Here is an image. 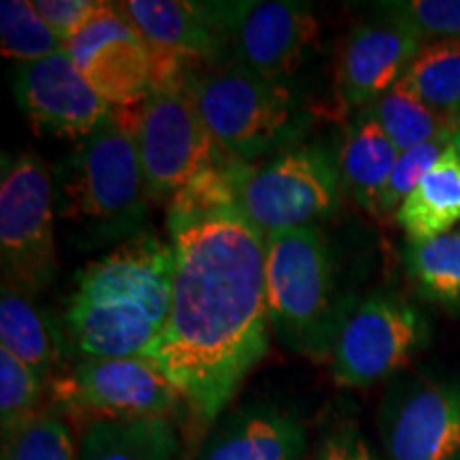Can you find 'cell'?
Returning <instances> with one entry per match:
<instances>
[{
	"label": "cell",
	"mask_w": 460,
	"mask_h": 460,
	"mask_svg": "<svg viewBox=\"0 0 460 460\" xmlns=\"http://www.w3.org/2000/svg\"><path fill=\"white\" fill-rule=\"evenodd\" d=\"M118 7L152 49L156 62L154 88H160L183 84L188 60H211L220 54L237 3L128 0Z\"/></svg>",
	"instance_id": "7c38bea8"
},
{
	"label": "cell",
	"mask_w": 460,
	"mask_h": 460,
	"mask_svg": "<svg viewBox=\"0 0 460 460\" xmlns=\"http://www.w3.org/2000/svg\"><path fill=\"white\" fill-rule=\"evenodd\" d=\"M0 348L31 367L43 382L51 377L56 345L49 326L24 295L4 286L0 296Z\"/></svg>",
	"instance_id": "7402d4cb"
},
{
	"label": "cell",
	"mask_w": 460,
	"mask_h": 460,
	"mask_svg": "<svg viewBox=\"0 0 460 460\" xmlns=\"http://www.w3.org/2000/svg\"><path fill=\"white\" fill-rule=\"evenodd\" d=\"M147 194L166 203L203 172L230 163L183 84L160 85L135 113Z\"/></svg>",
	"instance_id": "8992f818"
},
{
	"label": "cell",
	"mask_w": 460,
	"mask_h": 460,
	"mask_svg": "<svg viewBox=\"0 0 460 460\" xmlns=\"http://www.w3.org/2000/svg\"><path fill=\"white\" fill-rule=\"evenodd\" d=\"M320 39V22L307 3H237L226 43L234 65L286 84L305 65Z\"/></svg>",
	"instance_id": "4fadbf2b"
},
{
	"label": "cell",
	"mask_w": 460,
	"mask_h": 460,
	"mask_svg": "<svg viewBox=\"0 0 460 460\" xmlns=\"http://www.w3.org/2000/svg\"><path fill=\"white\" fill-rule=\"evenodd\" d=\"M186 85L207 128L230 158L254 164L295 147L312 115L288 88L239 65L188 73Z\"/></svg>",
	"instance_id": "5b68a950"
},
{
	"label": "cell",
	"mask_w": 460,
	"mask_h": 460,
	"mask_svg": "<svg viewBox=\"0 0 460 460\" xmlns=\"http://www.w3.org/2000/svg\"><path fill=\"white\" fill-rule=\"evenodd\" d=\"M264 284L271 331L288 349L314 362L331 360L354 303L339 290L337 269L318 226L267 234Z\"/></svg>",
	"instance_id": "277c9868"
},
{
	"label": "cell",
	"mask_w": 460,
	"mask_h": 460,
	"mask_svg": "<svg viewBox=\"0 0 460 460\" xmlns=\"http://www.w3.org/2000/svg\"><path fill=\"white\" fill-rule=\"evenodd\" d=\"M424 41L393 20L356 26L339 56V90L348 107H371L410 71Z\"/></svg>",
	"instance_id": "2e32d148"
},
{
	"label": "cell",
	"mask_w": 460,
	"mask_h": 460,
	"mask_svg": "<svg viewBox=\"0 0 460 460\" xmlns=\"http://www.w3.org/2000/svg\"><path fill=\"white\" fill-rule=\"evenodd\" d=\"M388 460L460 456V382H427L407 390L388 411Z\"/></svg>",
	"instance_id": "9a60e30c"
},
{
	"label": "cell",
	"mask_w": 460,
	"mask_h": 460,
	"mask_svg": "<svg viewBox=\"0 0 460 460\" xmlns=\"http://www.w3.org/2000/svg\"><path fill=\"white\" fill-rule=\"evenodd\" d=\"M175 250L164 329L146 349L200 422L220 418L269 352L267 234L239 207L166 216Z\"/></svg>",
	"instance_id": "6da1fadb"
},
{
	"label": "cell",
	"mask_w": 460,
	"mask_h": 460,
	"mask_svg": "<svg viewBox=\"0 0 460 460\" xmlns=\"http://www.w3.org/2000/svg\"><path fill=\"white\" fill-rule=\"evenodd\" d=\"M394 220L410 241L452 233L460 222V154L454 143L402 200Z\"/></svg>",
	"instance_id": "d6986e66"
},
{
	"label": "cell",
	"mask_w": 460,
	"mask_h": 460,
	"mask_svg": "<svg viewBox=\"0 0 460 460\" xmlns=\"http://www.w3.org/2000/svg\"><path fill=\"white\" fill-rule=\"evenodd\" d=\"M454 147H456L458 149V154H460V135H454Z\"/></svg>",
	"instance_id": "d6a6232c"
},
{
	"label": "cell",
	"mask_w": 460,
	"mask_h": 460,
	"mask_svg": "<svg viewBox=\"0 0 460 460\" xmlns=\"http://www.w3.org/2000/svg\"><path fill=\"white\" fill-rule=\"evenodd\" d=\"M429 337L422 314L399 296H365L343 320L331 354L332 379L343 388H371L420 352Z\"/></svg>",
	"instance_id": "9c48e42d"
},
{
	"label": "cell",
	"mask_w": 460,
	"mask_h": 460,
	"mask_svg": "<svg viewBox=\"0 0 460 460\" xmlns=\"http://www.w3.org/2000/svg\"><path fill=\"white\" fill-rule=\"evenodd\" d=\"M54 393L62 405L92 420H166L183 402L146 354L79 360Z\"/></svg>",
	"instance_id": "30bf717a"
},
{
	"label": "cell",
	"mask_w": 460,
	"mask_h": 460,
	"mask_svg": "<svg viewBox=\"0 0 460 460\" xmlns=\"http://www.w3.org/2000/svg\"><path fill=\"white\" fill-rule=\"evenodd\" d=\"M454 132H456V135H460V109L456 113H454Z\"/></svg>",
	"instance_id": "1f68e13d"
},
{
	"label": "cell",
	"mask_w": 460,
	"mask_h": 460,
	"mask_svg": "<svg viewBox=\"0 0 460 460\" xmlns=\"http://www.w3.org/2000/svg\"><path fill=\"white\" fill-rule=\"evenodd\" d=\"M305 447L301 418L278 405H252L224 420L192 460H298Z\"/></svg>",
	"instance_id": "e0dca14e"
},
{
	"label": "cell",
	"mask_w": 460,
	"mask_h": 460,
	"mask_svg": "<svg viewBox=\"0 0 460 460\" xmlns=\"http://www.w3.org/2000/svg\"><path fill=\"white\" fill-rule=\"evenodd\" d=\"M399 154L369 109L356 115L345 130L341 152L337 156L341 183L367 214L376 216L377 200L386 188Z\"/></svg>",
	"instance_id": "ac0fdd59"
},
{
	"label": "cell",
	"mask_w": 460,
	"mask_h": 460,
	"mask_svg": "<svg viewBox=\"0 0 460 460\" xmlns=\"http://www.w3.org/2000/svg\"><path fill=\"white\" fill-rule=\"evenodd\" d=\"M382 15L427 41L460 39V0H396L379 3Z\"/></svg>",
	"instance_id": "83f0119b"
},
{
	"label": "cell",
	"mask_w": 460,
	"mask_h": 460,
	"mask_svg": "<svg viewBox=\"0 0 460 460\" xmlns=\"http://www.w3.org/2000/svg\"><path fill=\"white\" fill-rule=\"evenodd\" d=\"M175 250L139 234L75 275L65 309L71 349L82 360L143 354L164 329L172 301Z\"/></svg>",
	"instance_id": "7a4b0ae2"
},
{
	"label": "cell",
	"mask_w": 460,
	"mask_h": 460,
	"mask_svg": "<svg viewBox=\"0 0 460 460\" xmlns=\"http://www.w3.org/2000/svg\"><path fill=\"white\" fill-rule=\"evenodd\" d=\"M376 115L384 132L399 152L424 146L437 139H454V119L439 113L418 94L411 82L402 77L367 107Z\"/></svg>",
	"instance_id": "44dd1931"
},
{
	"label": "cell",
	"mask_w": 460,
	"mask_h": 460,
	"mask_svg": "<svg viewBox=\"0 0 460 460\" xmlns=\"http://www.w3.org/2000/svg\"><path fill=\"white\" fill-rule=\"evenodd\" d=\"M43 379L13 354L0 348V427L3 437L24 427L39 413Z\"/></svg>",
	"instance_id": "4316f807"
},
{
	"label": "cell",
	"mask_w": 460,
	"mask_h": 460,
	"mask_svg": "<svg viewBox=\"0 0 460 460\" xmlns=\"http://www.w3.org/2000/svg\"><path fill=\"white\" fill-rule=\"evenodd\" d=\"M51 181L56 216L82 250L146 234L152 199L137 146L135 115L115 111L60 160Z\"/></svg>",
	"instance_id": "3957f363"
},
{
	"label": "cell",
	"mask_w": 460,
	"mask_h": 460,
	"mask_svg": "<svg viewBox=\"0 0 460 460\" xmlns=\"http://www.w3.org/2000/svg\"><path fill=\"white\" fill-rule=\"evenodd\" d=\"M452 141L454 139H437L401 152L393 172H390L386 188L377 200V209L373 217H394L402 200L410 197L413 188L424 180V175L433 169L441 154L452 146Z\"/></svg>",
	"instance_id": "f1b7e54d"
},
{
	"label": "cell",
	"mask_w": 460,
	"mask_h": 460,
	"mask_svg": "<svg viewBox=\"0 0 460 460\" xmlns=\"http://www.w3.org/2000/svg\"><path fill=\"white\" fill-rule=\"evenodd\" d=\"M405 77L430 107L454 118L460 109V39L424 43Z\"/></svg>",
	"instance_id": "cb8c5ba5"
},
{
	"label": "cell",
	"mask_w": 460,
	"mask_h": 460,
	"mask_svg": "<svg viewBox=\"0 0 460 460\" xmlns=\"http://www.w3.org/2000/svg\"><path fill=\"white\" fill-rule=\"evenodd\" d=\"M15 99L34 130L77 143L115 113L85 82L66 49L17 66Z\"/></svg>",
	"instance_id": "5bb4252c"
},
{
	"label": "cell",
	"mask_w": 460,
	"mask_h": 460,
	"mask_svg": "<svg viewBox=\"0 0 460 460\" xmlns=\"http://www.w3.org/2000/svg\"><path fill=\"white\" fill-rule=\"evenodd\" d=\"M339 158L322 146H295L264 164H252L239 209L264 234L315 226L341 205Z\"/></svg>",
	"instance_id": "52a82bcc"
},
{
	"label": "cell",
	"mask_w": 460,
	"mask_h": 460,
	"mask_svg": "<svg viewBox=\"0 0 460 460\" xmlns=\"http://www.w3.org/2000/svg\"><path fill=\"white\" fill-rule=\"evenodd\" d=\"M54 181L41 160L20 154L4 163L0 181V264L3 286L37 295L54 279Z\"/></svg>",
	"instance_id": "ba28073f"
},
{
	"label": "cell",
	"mask_w": 460,
	"mask_h": 460,
	"mask_svg": "<svg viewBox=\"0 0 460 460\" xmlns=\"http://www.w3.org/2000/svg\"><path fill=\"white\" fill-rule=\"evenodd\" d=\"M66 54L92 90L115 109L132 107L152 94L154 54L118 4L99 3L66 43Z\"/></svg>",
	"instance_id": "8fae6325"
},
{
	"label": "cell",
	"mask_w": 460,
	"mask_h": 460,
	"mask_svg": "<svg viewBox=\"0 0 460 460\" xmlns=\"http://www.w3.org/2000/svg\"><path fill=\"white\" fill-rule=\"evenodd\" d=\"M0 460H77V447L65 418L39 411L24 427L3 437Z\"/></svg>",
	"instance_id": "484cf974"
},
{
	"label": "cell",
	"mask_w": 460,
	"mask_h": 460,
	"mask_svg": "<svg viewBox=\"0 0 460 460\" xmlns=\"http://www.w3.org/2000/svg\"><path fill=\"white\" fill-rule=\"evenodd\" d=\"M101 0H34V9L62 41L68 43L82 31Z\"/></svg>",
	"instance_id": "f546056e"
},
{
	"label": "cell",
	"mask_w": 460,
	"mask_h": 460,
	"mask_svg": "<svg viewBox=\"0 0 460 460\" xmlns=\"http://www.w3.org/2000/svg\"><path fill=\"white\" fill-rule=\"evenodd\" d=\"M0 43L3 54L22 65L45 60L66 49V43L51 31L31 0L0 3Z\"/></svg>",
	"instance_id": "d4e9b609"
},
{
	"label": "cell",
	"mask_w": 460,
	"mask_h": 460,
	"mask_svg": "<svg viewBox=\"0 0 460 460\" xmlns=\"http://www.w3.org/2000/svg\"><path fill=\"white\" fill-rule=\"evenodd\" d=\"M315 460H379L369 441L352 422H345L322 441Z\"/></svg>",
	"instance_id": "4dcf8cb0"
},
{
	"label": "cell",
	"mask_w": 460,
	"mask_h": 460,
	"mask_svg": "<svg viewBox=\"0 0 460 460\" xmlns=\"http://www.w3.org/2000/svg\"><path fill=\"white\" fill-rule=\"evenodd\" d=\"M405 264L427 301L460 312V230L427 241H410Z\"/></svg>",
	"instance_id": "603a6c76"
},
{
	"label": "cell",
	"mask_w": 460,
	"mask_h": 460,
	"mask_svg": "<svg viewBox=\"0 0 460 460\" xmlns=\"http://www.w3.org/2000/svg\"><path fill=\"white\" fill-rule=\"evenodd\" d=\"M177 450L169 420H90L77 460H175Z\"/></svg>",
	"instance_id": "ffe728a7"
}]
</instances>
